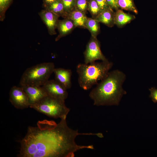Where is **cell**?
I'll use <instances>...</instances> for the list:
<instances>
[{
    "mask_svg": "<svg viewBox=\"0 0 157 157\" xmlns=\"http://www.w3.org/2000/svg\"><path fill=\"white\" fill-rule=\"evenodd\" d=\"M67 17L72 20L76 27L85 28V23L88 17L85 13L75 9L68 14Z\"/></svg>",
    "mask_w": 157,
    "mask_h": 157,
    "instance_id": "15",
    "label": "cell"
},
{
    "mask_svg": "<svg viewBox=\"0 0 157 157\" xmlns=\"http://www.w3.org/2000/svg\"><path fill=\"white\" fill-rule=\"evenodd\" d=\"M29 107L55 119L67 117L70 110L66 106L65 101L48 95Z\"/></svg>",
    "mask_w": 157,
    "mask_h": 157,
    "instance_id": "5",
    "label": "cell"
},
{
    "mask_svg": "<svg viewBox=\"0 0 157 157\" xmlns=\"http://www.w3.org/2000/svg\"><path fill=\"white\" fill-rule=\"evenodd\" d=\"M117 4L119 8L122 9L133 12L136 14L138 13L133 0H118Z\"/></svg>",
    "mask_w": 157,
    "mask_h": 157,
    "instance_id": "18",
    "label": "cell"
},
{
    "mask_svg": "<svg viewBox=\"0 0 157 157\" xmlns=\"http://www.w3.org/2000/svg\"><path fill=\"white\" fill-rule=\"evenodd\" d=\"M113 10L109 7L101 11L95 19L109 27H113L115 24V12Z\"/></svg>",
    "mask_w": 157,
    "mask_h": 157,
    "instance_id": "13",
    "label": "cell"
},
{
    "mask_svg": "<svg viewBox=\"0 0 157 157\" xmlns=\"http://www.w3.org/2000/svg\"><path fill=\"white\" fill-rule=\"evenodd\" d=\"M101 11L109 7L108 6L106 0H95Z\"/></svg>",
    "mask_w": 157,
    "mask_h": 157,
    "instance_id": "25",
    "label": "cell"
},
{
    "mask_svg": "<svg viewBox=\"0 0 157 157\" xmlns=\"http://www.w3.org/2000/svg\"><path fill=\"white\" fill-rule=\"evenodd\" d=\"M88 0L89 1V0Z\"/></svg>",
    "mask_w": 157,
    "mask_h": 157,
    "instance_id": "27",
    "label": "cell"
},
{
    "mask_svg": "<svg viewBox=\"0 0 157 157\" xmlns=\"http://www.w3.org/2000/svg\"><path fill=\"white\" fill-rule=\"evenodd\" d=\"M88 10L90 13L92 17L95 19L101 11L95 0L88 1Z\"/></svg>",
    "mask_w": 157,
    "mask_h": 157,
    "instance_id": "19",
    "label": "cell"
},
{
    "mask_svg": "<svg viewBox=\"0 0 157 157\" xmlns=\"http://www.w3.org/2000/svg\"><path fill=\"white\" fill-rule=\"evenodd\" d=\"M126 74L118 69L109 71L89 94L93 104L97 106H118L126 94L123 87Z\"/></svg>",
    "mask_w": 157,
    "mask_h": 157,
    "instance_id": "2",
    "label": "cell"
},
{
    "mask_svg": "<svg viewBox=\"0 0 157 157\" xmlns=\"http://www.w3.org/2000/svg\"><path fill=\"white\" fill-rule=\"evenodd\" d=\"M55 80L67 90L72 86V72L71 69L61 68H55L53 71Z\"/></svg>",
    "mask_w": 157,
    "mask_h": 157,
    "instance_id": "11",
    "label": "cell"
},
{
    "mask_svg": "<svg viewBox=\"0 0 157 157\" xmlns=\"http://www.w3.org/2000/svg\"><path fill=\"white\" fill-rule=\"evenodd\" d=\"M66 117L57 124L53 120L39 121L37 126H29L26 134L20 141L19 157H74L83 149H92V145H80L75 139L80 135H97V133H80L67 125Z\"/></svg>",
    "mask_w": 157,
    "mask_h": 157,
    "instance_id": "1",
    "label": "cell"
},
{
    "mask_svg": "<svg viewBox=\"0 0 157 157\" xmlns=\"http://www.w3.org/2000/svg\"><path fill=\"white\" fill-rule=\"evenodd\" d=\"M88 0H76L75 9L86 14L88 10Z\"/></svg>",
    "mask_w": 157,
    "mask_h": 157,
    "instance_id": "22",
    "label": "cell"
},
{
    "mask_svg": "<svg viewBox=\"0 0 157 157\" xmlns=\"http://www.w3.org/2000/svg\"><path fill=\"white\" fill-rule=\"evenodd\" d=\"M21 87L27 94L30 105L37 103L47 96L42 86L26 85Z\"/></svg>",
    "mask_w": 157,
    "mask_h": 157,
    "instance_id": "10",
    "label": "cell"
},
{
    "mask_svg": "<svg viewBox=\"0 0 157 157\" xmlns=\"http://www.w3.org/2000/svg\"><path fill=\"white\" fill-rule=\"evenodd\" d=\"M150 97L154 103H157V88L154 87L149 89Z\"/></svg>",
    "mask_w": 157,
    "mask_h": 157,
    "instance_id": "23",
    "label": "cell"
},
{
    "mask_svg": "<svg viewBox=\"0 0 157 157\" xmlns=\"http://www.w3.org/2000/svg\"><path fill=\"white\" fill-rule=\"evenodd\" d=\"M9 94V100L16 108L23 109L30 107L28 96L21 87H12L10 91Z\"/></svg>",
    "mask_w": 157,
    "mask_h": 157,
    "instance_id": "7",
    "label": "cell"
},
{
    "mask_svg": "<svg viewBox=\"0 0 157 157\" xmlns=\"http://www.w3.org/2000/svg\"><path fill=\"white\" fill-rule=\"evenodd\" d=\"M113 65V63L108 60L89 64H78L76 69L79 86L84 90L90 89L106 77Z\"/></svg>",
    "mask_w": 157,
    "mask_h": 157,
    "instance_id": "3",
    "label": "cell"
},
{
    "mask_svg": "<svg viewBox=\"0 0 157 157\" xmlns=\"http://www.w3.org/2000/svg\"><path fill=\"white\" fill-rule=\"evenodd\" d=\"M42 86L48 96L64 101L68 97L67 90L55 79L48 80Z\"/></svg>",
    "mask_w": 157,
    "mask_h": 157,
    "instance_id": "8",
    "label": "cell"
},
{
    "mask_svg": "<svg viewBox=\"0 0 157 157\" xmlns=\"http://www.w3.org/2000/svg\"><path fill=\"white\" fill-rule=\"evenodd\" d=\"M83 54L84 63L85 64L91 63L98 60L101 61L108 60L101 51L100 43L97 38L91 36Z\"/></svg>",
    "mask_w": 157,
    "mask_h": 157,
    "instance_id": "6",
    "label": "cell"
},
{
    "mask_svg": "<svg viewBox=\"0 0 157 157\" xmlns=\"http://www.w3.org/2000/svg\"><path fill=\"white\" fill-rule=\"evenodd\" d=\"M13 0H0V20L3 21L5 18L6 11Z\"/></svg>",
    "mask_w": 157,
    "mask_h": 157,
    "instance_id": "20",
    "label": "cell"
},
{
    "mask_svg": "<svg viewBox=\"0 0 157 157\" xmlns=\"http://www.w3.org/2000/svg\"><path fill=\"white\" fill-rule=\"evenodd\" d=\"M64 10L68 15L75 9L76 0H61Z\"/></svg>",
    "mask_w": 157,
    "mask_h": 157,
    "instance_id": "21",
    "label": "cell"
},
{
    "mask_svg": "<svg viewBox=\"0 0 157 157\" xmlns=\"http://www.w3.org/2000/svg\"><path fill=\"white\" fill-rule=\"evenodd\" d=\"M39 15L46 26L49 34L51 35H56V29L57 28L60 17L45 8L39 12Z\"/></svg>",
    "mask_w": 157,
    "mask_h": 157,
    "instance_id": "9",
    "label": "cell"
},
{
    "mask_svg": "<svg viewBox=\"0 0 157 157\" xmlns=\"http://www.w3.org/2000/svg\"><path fill=\"white\" fill-rule=\"evenodd\" d=\"M135 16L125 13L120 9L116 10L114 14L115 24L118 27H122L134 19Z\"/></svg>",
    "mask_w": 157,
    "mask_h": 157,
    "instance_id": "14",
    "label": "cell"
},
{
    "mask_svg": "<svg viewBox=\"0 0 157 157\" xmlns=\"http://www.w3.org/2000/svg\"><path fill=\"white\" fill-rule=\"evenodd\" d=\"M45 8L53 12L60 17L65 18L68 17V15L64 10L61 0H57L45 7Z\"/></svg>",
    "mask_w": 157,
    "mask_h": 157,
    "instance_id": "16",
    "label": "cell"
},
{
    "mask_svg": "<svg viewBox=\"0 0 157 157\" xmlns=\"http://www.w3.org/2000/svg\"><path fill=\"white\" fill-rule=\"evenodd\" d=\"M108 6L113 9L117 10L119 8L117 4L118 0H106Z\"/></svg>",
    "mask_w": 157,
    "mask_h": 157,
    "instance_id": "24",
    "label": "cell"
},
{
    "mask_svg": "<svg viewBox=\"0 0 157 157\" xmlns=\"http://www.w3.org/2000/svg\"><path fill=\"white\" fill-rule=\"evenodd\" d=\"M99 23L95 19L93 18L87 17L85 23V28L89 30L91 36L97 38L100 32Z\"/></svg>",
    "mask_w": 157,
    "mask_h": 157,
    "instance_id": "17",
    "label": "cell"
},
{
    "mask_svg": "<svg viewBox=\"0 0 157 157\" xmlns=\"http://www.w3.org/2000/svg\"><path fill=\"white\" fill-rule=\"evenodd\" d=\"M55 68L53 62L43 63L28 68L21 78L20 86H43L49 80Z\"/></svg>",
    "mask_w": 157,
    "mask_h": 157,
    "instance_id": "4",
    "label": "cell"
},
{
    "mask_svg": "<svg viewBox=\"0 0 157 157\" xmlns=\"http://www.w3.org/2000/svg\"><path fill=\"white\" fill-rule=\"evenodd\" d=\"M76 27L73 21L68 17L62 20H59L57 28L59 34L56 38L55 41H58L61 38L69 34Z\"/></svg>",
    "mask_w": 157,
    "mask_h": 157,
    "instance_id": "12",
    "label": "cell"
},
{
    "mask_svg": "<svg viewBox=\"0 0 157 157\" xmlns=\"http://www.w3.org/2000/svg\"><path fill=\"white\" fill-rule=\"evenodd\" d=\"M57 0H43V5L44 7L55 2Z\"/></svg>",
    "mask_w": 157,
    "mask_h": 157,
    "instance_id": "26",
    "label": "cell"
}]
</instances>
